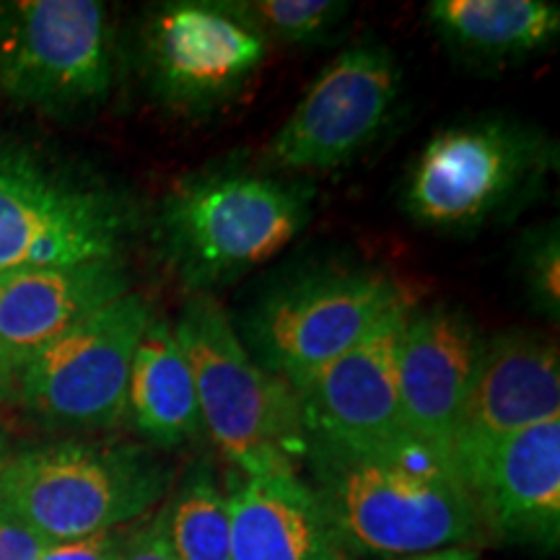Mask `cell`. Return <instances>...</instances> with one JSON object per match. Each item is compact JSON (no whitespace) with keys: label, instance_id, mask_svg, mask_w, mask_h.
Here are the masks:
<instances>
[{"label":"cell","instance_id":"obj_1","mask_svg":"<svg viewBox=\"0 0 560 560\" xmlns=\"http://www.w3.org/2000/svg\"><path fill=\"white\" fill-rule=\"evenodd\" d=\"M301 459L306 486L348 556L408 558L467 548L482 535L457 467L418 439L353 452L306 436Z\"/></svg>","mask_w":560,"mask_h":560},{"label":"cell","instance_id":"obj_2","mask_svg":"<svg viewBox=\"0 0 560 560\" xmlns=\"http://www.w3.org/2000/svg\"><path fill=\"white\" fill-rule=\"evenodd\" d=\"M174 335L190 363L202 429L231 467L240 475L296 470L306 446L296 397L252 359L219 301L192 296Z\"/></svg>","mask_w":560,"mask_h":560},{"label":"cell","instance_id":"obj_3","mask_svg":"<svg viewBox=\"0 0 560 560\" xmlns=\"http://www.w3.org/2000/svg\"><path fill=\"white\" fill-rule=\"evenodd\" d=\"M172 472L156 454L125 444L32 446L0 472V516L47 542L120 529L164 499Z\"/></svg>","mask_w":560,"mask_h":560},{"label":"cell","instance_id":"obj_4","mask_svg":"<svg viewBox=\"0 0 560 560\" xmlns=\"http://www.w3.org/2000/svg\"><path fill=\"white\" fill-rule=\"evenodd\" d=\"M312 195V187L255 174L182 182L159 210L161 252L195 291L231 283L296 240Z\"/></svg>","mask_w":560,"mask_h":560},{"label":"cell","instance_id":"obj_5","mask_svg":"<svg viewBox=\"0 0 560 560\" xmlns=\"http://www.w3.org/2000/svg\"><path fill=\"white\" fill-rule=\"evenodd\" d=\"M132 210L107 187L0 140V272L120 260Z\"/></svg>","mask_w":560,"mask_h":560},{"label":"cell","instance_id":"obj_6","mask_svg":"<svg viewBox=\"0 0 560 560\" xmlns=\"http://www.w3.org/2000/svg\"><path fill=\"white\" fill-rule=\"evenodd\" d=\"M548 161V140L524 122L478 117L452 125L412 164L405 210L425 229H478L524 198Z\"/></svg>","mask_w":560,"mask_h":560},{"label":"cell","instance_id":"obj_7","mask_svg":"<svg viewBox=\"0 0 560 560\" xmlns=\"http://www.w3.org/2000/svg\"><path fill=\"white\" fill-rule=\"evenodd\" d=\"M107 9L96 0L0 3V96L47 117L96 109L115 62Z\"/></svg>","mask_w":560,"mask_h":560},{"label":"cell","instance_id":"obj_8","mask_svg":"<svg viewBox=\"0 0 560 560\" xmlns=\"http://www.w3.org/2000/svg\"><path fill=\"white\" fill-rule=\"evenodd\" d=\"M412 310L408 291L382 272H322L265 296L247 319L252 359L283 384L340 359L395 314Z\"/></svg>","mask_w":560,"mask_h":560},{"label":"cell","instance_id":"obj_9","mask_svg":"<svg viewBox=\"0 0 560 560\" xmlns=\"http://www.w3.org/2000/svg\"><path fill=\"white\" fill-rule=\"evenodd\" d=\"M151 319V306L138 293L112 301L16 371V400L50 429L117 425L128 410L132 359Z\"/></svg>","mask_w":560,"mask_h":560},{"label":"cell","instance_id":"obj_10","mask_svg":"<svg viewBox=\"0 0 560 560\" xmlns=\"http://www.w3.org/2000/svg\"><path fill=\"white\" fill-rule=\"evenodd\" d=\"M268 39L231 3H164L143 30L153 94L179 112L219 109L262 68Z\"/></svg>","mask_w":560,"mask_h":560},{"label":"cell","instance_id":"obj_11","mask_svg":"<svg viewBox=\"0 0 560 560\" xmlns=\"http://www.w3.org/2000/svg\"><path fill=\"white\" fill-rule=\"evenodd\" d=\"M400 66L389 50L350 47L322 70L278 130L270 159L283 170L306 172L348 164L380 138L400 96Z\"/></svg>","mask_w":560,"mask_h":560},{"label":"cell","instance_id":"obj_12","mask_svg":"<svg viewBox=\"0 0 560 560\" xmlns=\"http://www.w3.org/2000/svg\"><path fill=\"white\" fill-rule=\"evenodd\" d=\"M408 312L389 317L340 359L291 384L306 436L353 452L387 450L410 439L397 392V348Z\"/></svg>","mask_w":560,"mask_h":560},{"label":"cell","instance_id":"obj_13","mask_svg":"<svg viewBox=\"0 0 560 560\" xmlns=\"http://www.w3.org/2000/svg\"><path fill=\"white\" fill-rule=\"evenodd\" d=\"M482 340L470 314L436 304L410 310L397 348V392L405 429L454 465Z\"/></svg>","mask_w":560,"mask_h":560},{"label":"cell","instance_id":"obj_14","mask_svg":"<svg viewBox=\"0 0 560 560\" xmlns=\"http://www.w3.org/2000/svg\"><path fill=\"white\" fill-rule=\"evenodd\" d=\"M560 418V355L550 338L511 330L482 342L465 418L454 446L459 478L465 467L529 425Z\"/></svg>","mask_w":560,"mask_h":560},{"label":"cell","instance_id":"obj_15","mask_svg":"<svg viewBox=\"0 0 560 560\" xmlns=\"http://www.w3.org/2000/svg\"><path fill=\"white\" fill-rule=\"evenodd\" d=\"M482 532L548 552L560 540V418L529 425L462 470Z\"/></svg>","mask_w":560,"mask_h":560},{"label":"cell","instance_id":"obj_16","mask_svg":"<svg viewBox=\"0 0 560 560\" xmlns=\"http://www.w3.org/2000/svg\"><path fill=\"white\" fill-rule=\"evenodd\" d=\"M130 293L120 260L0 272V363L16 371L47 342Z\"/></svg>","mask_w":560,"mask_h":560},{"label":"cell","instance_id":"obj_17","mask_svg":"<svg viewBox=\"0 0 560 560\" xmlns=\"http://www.w3.org/2000/svg\"><path fill=\"white\" fill-rule=\"evenodd\" d=\"M229 514L231 560H350L296 470L242 475Z\"/></svg>","mask_w":560,"mask_h":560},{"label":"cell","instance_id":"obj_18","mask_svg":"<svg viewBox=\"0 0 560 560\" xmlns=\"http://www.w3.org/2000/svg\"><path fill=\"white\" fill-rule=\"evenodd\" d=\"M425 13L441 39L478 66L529 58L560 32V9L545 0H433Z\"/></svg>","mask_w":560,"mask_h":560},{"label":"cell","instance_id":"obj_19","mask_svg":"<svg viewBox=\"0 0 560 560\" xmlns=\"http://www.w3.org/2000/svg\"><path fill=\"white\" fill-rule=\"evenodd\" d=\"M128 410L140 436L159 450H177L202 429L190 363L166 319L153 317L138 342Z\"/></svg>","mask_w":560,"mask_h":560},{"label":"cell","instance_id":"obj_20","mask_svg":"<svg viewBox=\"0 0 560 560\" xmlns=\"http://www.w3.org/2000/svg\"><path fill=\"white\" fill-rule=\"evenodd\" d=\"M166 537L177 560H231L229 495L206 465L192 467L164 506Z\"/></svg>","mask_w":560,"mask_h":560},{"label":"cell","instance_id":"obj_21","mask_svg":"<svg viewBox=\"0 0 560 560\" xmlns=\"http://www.w3.org/2000/svg\"><path fill=\"white\" fill-rule=\"evenodd\" d=\"M231 9L265 39L276 37L293 45H310L330 37L348 16L350 5L338 0H247L231 3Z\"/></svg>","mask_w":560,"mask_h":560},{"label":"cell","instance_id":"obj_22","mask_svg":"<svg viewBox=\"0 0 560 560\" xmlns=\"http://www.w3.org/2000/svg\"><path fill=\"white\" fill-rule=\"evenodd\" d=\"M527 285L535 304L545 314L558 319L560 312V244L558 231L552 229L550 234L540 236L532 242L527 255Z\"/></svg>","mask_w":560,"mask_h":560},{"label":"cell","instance_id":"obj_23","mask_svg":"<svg viewBox=\"0 0 560 560\" xmlns=\"http://www.w3.org/2000/svg\"><path fill=\"white\" fill-rule=\"evenodd\" d=\"M130 529H107L96 535L75 537L66 542H50L42 552L39 560H117L122 545L128 540Z\"/></svg>","mask_w":560,"mask_h":560},{"label":"cell","instance_id":"obj_24","mask_svg":"<svg viewBox=\"0 0 560 560\" xmlns=\"http://www.w3.org/2000/svg\"><path fill=\"white\" fill-rule=\"evenodd\" d=\"M117 560H177L174 558L170 537H166L164 509L151 522L128 532V540H125Z\"/></svg>","mask_w":560,"mask_h":560},{"label":"cell","instance_id":"obj_25","mask_svg":"<svg viewBox=\"0 0 560 560\" xmlns=\"http://www.w3.org/2000/svg\"><path fill=\"white\" fill-rule=\"evenodd\" d=\"M45 537L26 529L24 524L0 516V560H39L47 548Z\"/></svg>","mask_w":560,"mask_h":560},{"label":"cell","instance_id":"obj_26","mask_svg":"<svg viewBox=\"0 0 560 560\" xmlns=\"http://www.w3.org/2000/svg\"><path fill=\"white\" fill-rule=\"evenodd\" d=\"M400 560H478L470 548H441L431 552H420V556H408Z\"/></svg>","mask_w":560,"mask_h":560},{"label":"cell","instance_id":"obj_27","mask_svg":"<svg viewBox=\"0 0 560 560\" xmlns=\"http://www.w3.org/2000/svg\"><path fill=\"white\" fill-rule=\"evenodd\" d=\"M16 400V376L0 363V402Z\"/></svg>","mask_w":560,"mask_h":560},{"label":"cell","instance_id":"obj_28","mask_svg":"<svg viewBox=\"0 0 560 560\" xmlns=\"http://www.w3.org/2000/svg\"><path fill=\"white\" fill-rule=\"evenodd\" d=\"M11 457H13V452H11V439H9V433H5L3 425H0V472L5 470V465H9Z\"/></svg>","mask_w":560,"mask_h":560}]
</instances>
